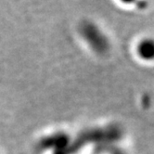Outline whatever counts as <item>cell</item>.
<instances>
[{"instance_id":"cell-2","label":"cell","mask_w":154,"mask_h":154,"mask_svg":"<svg viewBox=\"0 0 154 154\" xmlns=\"http://www.w3.org/2000/svg\"><path fill=\"white\" fill-rule=\"evenodd\" d=\"M139 53L143 56L152 57L154 55V41L150 39L143 40L138 46Z\"/></svg>"},{"instance_id":"cell-3","label":"cell","mask_w":154,"mask_h":154,"mask_svg":"<svg viewBox=\"0 0 154 154\" xmlns=\"http://www.w3.org/2000/svg\"><path fill=\"white\" fill-rule=\"evenodd\" d=\"M119 1L125 5H132V4H135L137 0H119Z\"/></svg>"},{"instance_id":"cell-1","label":"cell","mask_w":154,"mask_h":154,"mask_svg":"<svg viewBox=\"0 0 154 154\" xmlns=\"http://www.w3.org/2000/svg\"><path fill=\"white\" fill-rule=\"evenodd\" d=\"M79 32L83 38L97 49H103L107 47V38L103 31L91 20H84L79 26Z\"/></svg>"}]
</instances>
